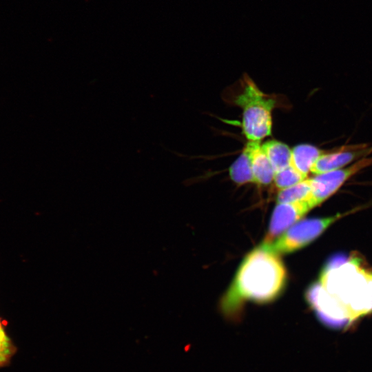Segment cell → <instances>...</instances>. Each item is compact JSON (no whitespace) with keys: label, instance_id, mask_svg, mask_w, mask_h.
Returning a JSON list of instances; mask_svg holds the SVG:
<instances>
[{"label":"cell","instance_id":"cell-3","mask_svg":"<svg viewBox=\"0 0 372 372\" xmlns=\"http://www.w3.org/2000/svg\"><path fill=\"white\" fill-rule=\"evenodd\" d=\"M241 82L242 89L234 101L242 110V132L248 141H260L271 133V112L276 101L264 94L247 74Z\"/></svg>","mask_w":372,"mask_h":372},{"label":"cell","instance_id":"cell-15","mask_svg":"<svg viewBox=\"0 0 372 372\" xmlns=\"http://www.w3.org/2000/svg\"><path fill=\"white\" fill-rule=\"evenodd\" d=\"M14 353V347L0 321V366L7 364Z\"/></svg>","mask_w":372,"mask_h":372},{"label":"cell","instance_id":"cell-12","mask_svg":"<svg viewBox=\"0 0 372 372\" xmlns=\"http://www.w3.org/2000/svg\"><path fill=\"white\" fill-rule=\"evenodd\" d=\"M229 174L231 179L236 184L255 183L249 154L246 146L238 158L230 166Z\"/></svg>","mask_w":372,"mask_h":372},{"label":"cell","instance_id":"cell-1","mask_svg":"<svg viewBox=\"0 0 372 372\" xmlns=\"http://www.w3.org/2000/svg\"><path fill=\"white\" fill-rule=\"evenodd\" d=\"M286 280V269L279 255L260 245L241 262L222 300L223 312L227 316H234L246 301H272L282 291Z\"/></svg>","mask_w":372,"mask_h":372},{"label":"cell","instance_id":"cell-14","mask_svg":"<svg viewBox=\"0 0 372 372\" xmlns=\"http://www.w3.org/2000/svg\"><path fill=\"white\" fill-rule=\"evenodd\" d=\"M306 178L290 165L275 173L273 182L278 189H282L298 183Z\"/></svg>","mask_w":372,"mask_h":372},{"label":"cell","instance_id":"cell-8","mask_svg":"<svg viewBox=\"0 0 372 372\" xmlns=\"http://www.w3.org/2000/svg\"><path fill=\"white\" fill-rule=\"evenodd\" d=\"M357 145L351 149V146L339 149L331 153H323L313 165L311 172L315 175L321 174L333 170L342 168L355 159L367 153L369 149L355 150Z\"/></svg>","mask_w":372,"mask_h":372},{"label":"cell","instance_id":"cell-5","mask_svg":"<svg viewBox=\"0 0 372 372\" xmlns=\"http://www.w3.org/2000/svg\"><path fill=\"white\" fill-rule=\"evenodd\" d=\"M306 299L318 317L326 324L340 327L351 323L345 308L323 288L320 282L308 288Z\"/></svg>","mask_w":372,"mask_h":372},{"label":"cell","instance_id":"cell-2","mask_svg":"<svg viewBox=\"0 0 372 372\" xmlns=\"http://www.w3.org/2000/svg\"><path fill=\"white\" fill-rule=\"evenodd\" d=\"M320 283L345 308L351 322L372 311V269L357 255L334 256L323 269Z\"/></svg>","mask_w":372,"mask_h":372},{"label":"cell","instance_id":"cell-10","mask_svg":"<svg viewBox=\"0 0 372 372\" xmlns=\"http://www.w3.org/2000/svg\"><path fill=\"white\" fill-rule=\"evenodd\" d=\"M323 153L324 151L313 145H298L291 149L290 165L307 178L313 165Z\"/></svg>","mask_w":372,"mask_h":372},{"label":"cell","instance_id":"cell-6","mask_svg":"<svg viewBox=\"0 0 372 372\" xmlns=\"http://www.w3.org/2000/svg\"><path fill=\"white\" fill-rule=\"evenodd\" d=\"M372 165V158H362L345 168L330 171L311 178V196L318 205L335 193L352 176Z\"/></svg>","mask_w":372,"mask_h":372},{"label":"cell","instance_id":"cell-11","mask_svg":"<svg viewBox=\"0 0 372 372\" xmlns=\"http://www.w3.org/2000/svg\"><path fill=\"white\" fill-rule=\"evenodd\" d=\"M261 146L275 173L290 165L291 149L285 143L276 140H269L261 144Z\"/></svg>","mask_w":372,"mask_h":372},{"label":"cell","instance_id":"cell-13","mask_svg":"<svg viewBox=\"0 0 372 372\" xmlns=\"http://www.w3.org/2000/svg\"><path fill=\"white\" fill-rule=\"evenodd\" d=\"M311 193L310 178H306L291 187L280 189L278 203H293L309 198Z\"/></svg>","mask_w":372,"mask_h":372},{"label":"cell","instance_id":"cell-9","mask_svg":"<svg viewBox=\"0 0 372 372\" xmlns=\"http://www.w3.org/2000/svg\"><path fill=\"white\" fill-rule=\"evenodd\" d=\"M249 151L255 183L269 185L273 181L274 169L263 151L260 141H249L245 145Z\"/></svg>","mask_w":372,"mask_h":372},{"label":"cell","instance_id":"cell-7","mask_svg":"<svg viewBox=\"0 0 372 372\" xmlns=\"http://www.w3.org/2000/svg\"><path fill=\"white\" fill-rule=\"evenodd\" d=\"M316 207L310 196L293 203H278L273 211L263 242H271Z\"/></svg>","mask_w":372,"mask_h":372},{"label":"cell","instance_id":"cell-4","mask_svg":"<svg viewBox=\"0 0 372 372\" xmlns=\"http://www.w3.org/2000/svg\"><path fill=\"white\" fill-rule=\"evenodd\" d=\"M341 216V214H337L298 221L273 241L263 242L260 245L278 255L293 252L317 238Z\"/></svg>","mask_w":372,"mask_h":372}]
</instances>
